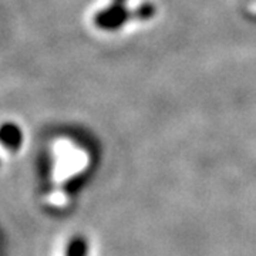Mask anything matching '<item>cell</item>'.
Masks as SVG:
<instances>
[{"label":"cell","mask_w":256,"mask_h":256,"mask_svg":"<svg viewBox=\"0 0 256 256\" xmlns=\"http://www.w3.org/2000/svg\"><path fill=\"white\" fill-rule=\"evenodd\" d=\"M160 16L156 0H92L87 28L101 40H120L152 28Z\"/></svg>","instance_id":"cell-1"},{"label":"cell","mask_w":256,"mask_h":256,"mask_svg":"<svg viewBox=\"0 0 256 256\" xmlns=\"http://www.w3.org/2000/svg\"><path fill=\"white\" fill-rule=\"evenodd\" d=\"M23 131L14 122H4L0 127V144L9 151H18L23 146Z\"/></svg>","instance_id":"cell-2"},{"label":"cell","mask_w":256,"mask_h":256,"mask_svg":"<svg viewBox=\"0 0 256 256\" xmlns=\"http://www.w3.org/2000/svg\"><path fill=\"white\" fill-rule=\"evenodd\" d=\"M66 256H88V244L82 236H76L70 240Z\"/></svg>","instance_id":"cell-3"},{"label":"cell","mask_w":256,"mask_h":256,"mask_svg":"<svg viewBox=\"0 0 256 256\" xmlns=\"http://www.w3.org/2000/svg\"><path fill=\"white\" fill-rule=\"evenodd\" d=\"M238 8L244 18L256 23V0H238Z\"/></svg>","instance_id":"cell-4"}]
</instances>
